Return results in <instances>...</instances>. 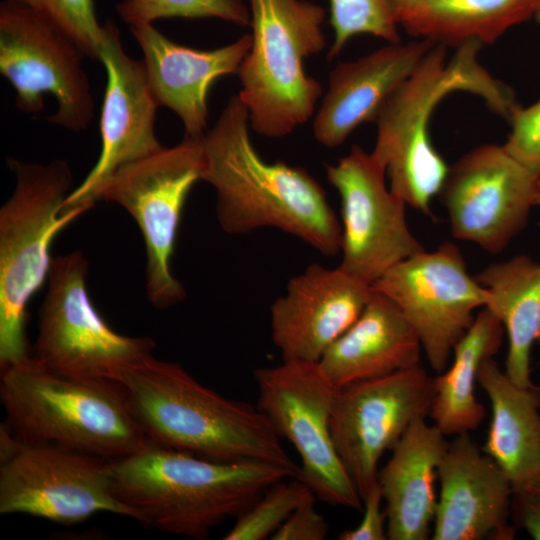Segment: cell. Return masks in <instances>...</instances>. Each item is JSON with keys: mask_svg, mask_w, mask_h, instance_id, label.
Returning <instances> with one entry per match:
<instances>
[{"mask_svg": "<svg viewBox=\"0 0 540 540\" xmlns=\"http://www.w3.org/2000/svg\"><path fill=\"white\" fill-rule=\"evenodd\" d=\"M252 42L237 76V94L247 109L250 128L280 138L315 112L320 83L305 72L307 57L326 44L323 7L306 0H248Z\"/></svg>", "mask_w": 540, "mask_h": 540, "instance_id": "7", "label": "cell"}, {"mask_svg": "<svg viewBox=\"0 0 540 540\" xmlns=\"http://www.w3.org/2000/svg\"><path fill=\"white\" fill-rule=\"evenodd\" d=\"M115 8L130 25L171 17L218 18L241 26L251 23L250 9L243 0H124Z\"/></svg>", "mask_w": 540, "mask_h": 540, "instance_id": "30", "label": "cell"}, {"mask_svg": "<svg viewBox=\"0 0 540 540\" xmlns=\"http://www.w3.org/2000/svg\"><path fill=\"white\" fill-rule=\"evenodd\" d=\"M99 512L133 518L113 492L109 460L53 444H26L0 462V514L64 525Z\"/></svg>", "mask_w": 540, "mask_h": 540, "instance_id": "12", "label": "cell"}, {"mask_svg": "<svg viewBox=\"0 0 540 540\" xmlns=\"http://www.w3.org/2000/svg\"><path fill=\"white\" fill-rule=\"evenodd\" d=\"M435 42L388 43L355 60L339 62L313 120L315 139L328 148L346 141L361 124L376 122L393 93L408 79Z\"/></svg>", "mask_w": 540, "mask_h": 540, "instance_id": "20", "label": "cell"}, {"mask_svg": "<svg viewBox=\"0 0 540 540\" xmlns=\"http://www.w3.org/2000/svg\"><path fill=\"white\" fill-rule=\"evenodd\" d=\"M390 298L414 328L431 368L443 372L453 349L484 308L488 291L467 271L451 242L414 254L372 284Z\"/></svg>", "mask_w": 540, "mask_h": 540, "instance_id": "13", "label": "cell"}, {"mask_svg": "<svg viewBox=\"0 0 540 540\" xmlns=\"http://www.w3.org/2000/svg\"><path fill=\"white\" fill-rule=\"evenodd\" d=\"M440 491L431 539L511 540L513 487L469 433L449 442L438 466Z\"/></svg>", "mask_w": 540, "mask_h": 540, "instance_id": "19", "label": "cell"}, {"mask_svg": "<svg viewBox=\"0 0 540 540\" xmlns=\"http://www.w3.org/2000/svg\"><path fill=\"white\" fill-rule=\"evenodd\" d=\"M7 427L26 444H53L115 460L154 444L113 380L55 373L33 356L1 369Z\"/></svg>", "mask_w": 540, "mask_h": 540, "instance_id": "5", "label": "cell"}, {"mask_svg": "<svg viewBox=\"0 0 540 540\" xmlns=\"http://www.w3.org/2000/svg\"><path fill=\"white\" fill-rule=\"evenodd\" d=\"M334 41L328 59L339 55L354 36L368 34L388 43L400 41L396 17L387 0H329Z\"/></svg>", "mask_w": 540, "mask_h": 540, "instance_id": "29", "label": "cell"}, {"mask_svg": "<svg viewBox=\"0 0 540 540\" xmlns=\"http://www.w3.org/2000/svg\"><path fill=\"white\" fill-rule=\"evenodd\" d=\"M257 407L300 459L302 480L332 506L363 510L360 494L333 443L330 418L337 391L318 362L283 361L254 369Z\"/></svg>", "mask_w": 540, "mask_h": 540, "instance_id": "10", "label": "cell"}, {"mask_svg": "<svg viewBox=\"0 0 540 540\" xmlns=\"http://www.w3.org/2000/svg\"><path fill=\"white\" fill-rule=\"evenodd\" d=\"M372 290L359 318L318 361L338 389L419 365L414 328L390 298Z\"/></svg>", "mask_w": 540, "mask_h": 540, "instance_id": "23", "label": "cell"}, {"mask_svg": "<svg viewBox=\"0 0 540 540\" xmlns=\"http://www.w3.org/2000/svg\"><path fill=\"white\" fill-rule=\"evenodd\" d=\"M383 496L380 486L375 483L363 498V517L360 523L342 531L340 540H385L387 539V516L382 509Z\"/></svg>", "mask_w": 540, "mask_h": 540, "instance_id": "34", "label": "cell"}, {"mask_svg": "<svg viewBox=\"0 0 540 540\" xmlns=\"http://www.w3.org/2000/svg\"><path fill=\"white\" fill-rule=\"evenodd\" d=\"M201 138L184 136L173 147L120 167L96 194V201L116 203L136 221L146 248V293L158 309L186 296L171 260L186 199L202 180Z\"/></svg>", "mask_w": 540, "mask_h": 540, "instance_id": "8", "label": "cell"}, {"mask_svg": "<svg viewBox=\"0 0 540 540\" xmlns=\"http://www.w3.org/2000/svg\"><path fill=\"white\" fill-rule=\"evenodd\" d=\"M40 12L68 34L92 60L98 49L104 26L100 25L93 0H15Z\"/></svg>", "mask_w": 540, "mask_h": 540, "instance_id": "31", "label": "cell"}, {"mask_svg": "<svg viewBox=\"0 0 540 540\" xmlns=\"http://www.w3.org/2000/svg\"><path fill=\"white\" fill-rule=\"evenodd\" d=\"M81 47L35 9L15 0L0 4V72L16 91V106L27 113L43 110L44 96L57 102L46 119L65 129L85 130L95 104L82 65Z\"/></svg>", "mask_w": 540, "mask_h": 540, "instance_id": "11", "label": "cell"}, {"mask_svg": "<svg viewBox=\"0 0 540 540\" xmlns=\"http://www.w3.org/2000/svg\"><path fill=\"white\" fill-rule=\"evenodd\" d=\"M534 18L536 19V21H537L538 23H540V0H539V2H538L537 8H536V10H535Z\"/></svg>", "mask_w": 540, "mask_h": 540, "instance_id": "39", "label": "cell"}, {"mask_svg": "<svg viewBox=\"0 0 540 540\" xmlns=\"http://www.w3.org/2000/svg\"><path fill=\"white\" fill-rule=\"evenodd\" d=\"M504 327L484 307L453 349L451 365L433 378L434 397L429 415L445 436H458L476 430L485 408L475 396V384L482 362L500 349Z\"/></svg>", "mask_w": 540, "mask_h": 540, "instance_id": "26", "label": "cell"}, {"mask_svg": "<svg viewBox=\"0 0 540 540\" xmlns=\"http://www.w3.org/2000/svg\"><path fill=\"white\" fill-rule=\"evenodd\" d=\"M425 417L415 419L378 472L385 503L387 539L426 540L431 536L438 496V466L449 442Z\"/></svg>", "mask_w": 540, "mask_h": 540, "instance_id": "22", "label": "cell"}, {"mask_svg": "<svg viewBox=\"0 0 540 540\" xmlns=\"http://www.w3.org/2000/svg\"><path fill=\"white\" fill-rule=\"evenodd\" d=\"M113 492L133 519L203 540L228 517H238L274 483L297 475L265 462H220L151 444L109 460Z\"/></svg>", "mask_w": 540, "mask_h": 540, "instance_id": "3", "label": "cell"}, {"mask_svg": "<svg viewBox=\"0 0 540 540\" xmlns=\"http://www.w3.org/2000/svg\"><path fill=\"white\" fill-rule=\"evenodd\" d=\"M433 378L419 365L353 383L335 395L330 428L335 449L363 498L378 481V463L409 425L425 417Z\"/></svg>", "mask_w": 540, "mask_h": 540, "instance_id": "14", "label": "cell"}, {"mask_svg": "<svg viewBox=\"0 0 540 540\" xmlns=\"http://www.w3.org/2000/svg\"><path fill=\"white\" fill-rule=\"evenodd\" d=\"M535 206H540V177H539L538 182H537Z\"/></svg>", "mask_w": 540, "mask_h": 540, "instance_id": "38", "label": "cell"}, {"mask_svg": "<svg viewBox=\"0 0 540 540\" xmlns=\"http://www.w3.org/2000/svg\"><path fill=\"white\" fill-rule=\"evenodd\" d=\"M326 177L341 201L343 269L372 285L425 250L407 226L406 203L387 186L386 171L371 152L353 145L326 166Z\"/></svg>", "mask_w": 540, "mask_h": 540, "instance_id": "16", "label": "cell"}, {"mask_svg": "<svg viewBox=\"0 0 540 540\" xmlns=\"http://www.w3.org/2000/svg\"><path fill=\"white\" fill-rule=\"evenodd\" d=\"M395 17L425 0H387Z\"/></svg>", "mask_w": 540, "mask_h": 540, "instance_id": "36", "label": "cell"}, {"mask_svg": "<svg viewBox=\"0 0 540 540\" xmlns=\"http://www.w3.org/2000/svg\"><path fill=\"white\" fill-rule=\"evenodd\" d=\"M539 175L503 145H480L449 166L437 194L452 235L485 251H503L527 223Z\"/></svg>", "mask_w": 540, "mask_h": 540, "instance_id": "15", "label": "cell"}, {"mask_svg": "<svg viewBox=\"0 0 540 540\" xmlns=\"http://www.w3.org/2000/svg\"><path fill=\"white\" fill-rule=\"evenodd\" d=\"M315 499V494L309 493L270 539H326L329 526L326 519L316 510Z\"/></svg>", "mask_w": 540, "mask_h": 540, "instance_id": "33", "label": "cell"}, {"mask_svg": "<svg viewBox=\"0 0 540 540\" xmlns=\"http://www.w3.org/2000/svg\"><path fill=\"white\" fill-rule=\"evenodd\" d=\"M477 383L491 404L481 449L502 469L513 490L526 488L540 474V401L535 385L518 386L493 357L482 362Z\"/></svg>", "mask_w": 540, "mask_h": 540, "instance_id": "24", "label": "cell"}, {"mask_svg": "<svg viewBox=\"0 0 540 540\" xmlns=\"http://www.w3.org/2000/svg\"><path fill=\"white\" fill-rule=\"evenodd\" d=\"M98 60L107 74L103 99L99 158L85 179L69 193L63 210H89L101 185L120 167L161 150L155 134L159 107L149 85L143 60L129 57L115 23L103 24Z\"/></svg>", "mask_w": 540, "mask_h": 540, "instance_id": "17", "label": "cell"}, {"mask_svg": "<svg viewBox=\"0 0 540 540\" xmlns=\"http://www.w3.org/2000/svg\"><path fill=\"white\" fill-rule=\"evenodd\" d=\"M16 185L0 209V367L29 357L27 308L48 279L50 247L83 208L63 211L73 177L65 160L30 163L12 157Z\"/></svg>", "mask_w": 540, "mask_h": 540, "instance_id": "6", "label": "cell"}, {"mask_svg": "<svg viewBox=\"0 0 540 540\" xmlns=\"http://www.w3.org/2000/svg\"><path fill=\"white\" fill-rule=\"evenodd\" d=\"M372 285L341 266L311 264L271 305V335L283 361L318 362L359 318Z\"/></svg>", "mask_w": 540, "mask_h": 540, "instance_id": "18", "label": "cell"}, {"mask_svg": "<svg viewBox=\"0 0 540 540\" xmlns=\"http://www.w3.org/2000/svg\"><path fill=\"white\" fill-rule=\"evenodd\" d=\"M508 121L511 130L503 144L506 151L540 176V99L528 107L517 106Z\"/></svg>", "mask_w": 540, "mask_h": 540, "instance_id": "32", "label": "cell"}, {"mask_svg": "<svg viewBox=\"0 0 540 540\" xmlns=\"http://www.w3.org/2000/svg\"><path fill=\"white\" fill-rule=\"evenodd\" d=\"M476 280L488 291V308L508 338L505 373L518 386L531 387V349L540 346V263L517 255L482 270Z\"/></svg>", "mask_w": 540, "mask_h": 540, "instance_id": "25", "label": "cell"}, {"mask_svg": "<svg viewBox=\"0 0 540 540\" xmlns=\"http://www.w3.org/2000/svg\"><path fill=\"white\" fill-rule=\"evenodd\" d=\"M249 129L247 109L234 95L201 138L202 180L216 191L221 228L241 235L273 227L324 256L339 254L342 228L322 186L303 167L263 160Z\"/></svg>", "mask_w": 540, "mask_h": 540, "instance_id": "1", "label": "cell"}, {"mask_svg": "<svg viewBox=\"0 0 540 540\" xmlns=\"http://www.w3.org/2000/svg\"><path fill=\"white\" fill-rule=\"evenodd\" d=\"M535 389H536V392H537V395H538V398H539V401H540V386L535 385Z\"/></svg>", "mask_w": 540, "mask_h": 540, "instance_id": "40", "label": "cell"}, {"mask_svg": "<svg viewBox=\"0 0 540 540\" xmlns=\"http://www.w3.org/2000/svg\"><path fill=\"white\" fill-rule=\"evenodd\" d=\"M130 30L143 52L158 105L180 118L184 136L202 137L207 131L209 89L218 78L237 74L251 47V34L216 49L199 50L168 39L152 23L130 25Z\"/></svg>", "mask_w": 540, "mask_h": 540, "instance_id": "21", "label": "cell"}, {"mask_svg": "<svg viewBox=\"0 0 540 540\" xmlns=\"http://www.w3.org/2000/svg\"><path fill=\"white\" fill-rule=\"evenodd\" d=\"M511 510L518 524L540 540V496L528 488L513 490Z\"/></svg>", "mask_w": 540, "mask_h": 540, "instance_id": "35", "label": "cell"}, {"mask_svg": "<svg viewBox=\"0 0 540 540\" xmlns=\"http://www.w3.org/2000/svg\"><path fill=\"white\" fill-rule=\"evenodd\" d=\"M539 0H425L397 17L418 38L459 46L492 44L510 28L534 17Z\"/></svg>", "mask_w": 540, "mask_h": 540, "instance_id": "27", "label": "cell"}, {"mask_svg": "<svg viewBox=\"0 0 540 540\" xmlns=\"http://www.w3.org/2000/svg\"><path fill=\"white\" fill-rule=\"evenodd\" d=\"M526 488L540 496V474Z\"/></svg>", "mask_w": 540, "mask_h": 540, "instance_id": "37", "label": "cell"}, {"mask_svg": "<svg viewBox=\"0 0 540 540\" xmlns=\"http://www.w3.org/2000/svg\"><path fill=\"white\" fill-rule=\"evenodd\" d=\"M114 381L153 443L213 461L265 462L299 475L300 466L257 406L207 388L181 365L151 355L123 368Z\"/></svg>", "mask_w": 540, "mask_h": 540, "instance_id": "2", "label": "cell"}, {"mask_svg": "<svg viewBox=\"0 0 540 540\" xmlns=\"http://www.w3.org/2000/svg\"><path fill=\"white\" fill-rule=\"evenodd\" d=\"M87 273L80 251L53 258L33 357L61 375L114 381L123 368L151 356L156 344L106 323L89 297Z\"/></svg>", "mask_w": 540, "mask_h": 540, "instance_id": "9", "label": "cell"}, {"mask_svg": "<svg viewBox=\"0 0 540 540\" xmlns=\"http://www.w3.org/2000/svg\"><path fill=\"white\" fill-rule=\"evenodd\" d=\"M481 46L476 41L463 43L447 59L446 46L435 43L387 100L375 122L371 153L384 167L390 190L426 215L432 214L431 200L449 169L429 135V122L439 102L452 92L466 91L481 97L507 120L518 106L511 90L479 63Z\"/></svg>", "mask_w": 540, "mask_h": 540, "instance_id": "4", "label": "cell"}, {"mask_svg": "<svg viewBox=\"0 0 540 540\" xmlns=\"http://www.w3.org/2000/svg\"><path fill=\"white\" fill-rule=\"evenodd\" d=\"M313 492L297 477L271 485L246 511L237 517L224 540H264L281 527L305 497Z\"/></svg>", "mask_w": 540, "mask_h": 540, "instance_id": "28", "label": "cell"}]
</instances>
